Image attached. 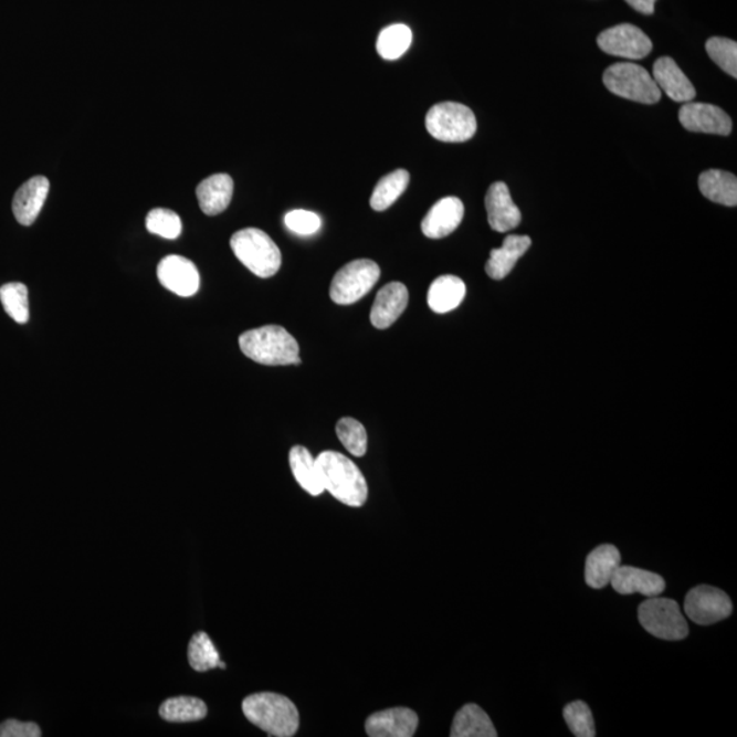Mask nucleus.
<instances>
[{"label": "nucleus", "mask_w": 737, "mask_h": 737, "mask_svg": "<svg viewBox=\"0 0 737 737\" xmlns=\"http://www.w3.org/2000/svg\"><path fill=\"white\" fill-rule=\"evenodd\" d=\"M324 489L348 507H362L368 498V484L361 470L344 454L325 451L317 456Z\"/></svg>", "instance_id": "f257e3e1"}, {"label": "nucleus", "mask_w": 737, "mask_h": 737, "mask_svg": "<svg viewBox=\"0 0 737 737\" xmlns=\"http://www.w3.org/2000/svg\"><path fill=\"white\" fill-rule=\"evenodd\" d=\"M243 715L255 727L270 736L289 737L297 734L299 713L287 696L275 693H259L242 702Z\"/></svg>", "instance_id": "f03ea898"}, {"label": "nucleus", "mask_w": 737, "mask_h": 737, "mask_svg": "<svg viewBox=\"0 0 737 737\" xmlns=\"http://www.w3.org/2000/svg\"><path fill=\"white\" fill-rule=\"evenodd\" d=\"M240 347L252 361L270 367L299 365V346L293 335L281 325H265L243 333Z\"/></svg>", "instance_id": "7ed1b4c3"}, {"label": "nucleus", "mask_w": 737, "mask_h": 737, "mask_svg": "<svg viewBox=\"0 0 737 737\" xmlns=\"http://www.w3.org/2000/svg\"><path fill=\"white\" fill-rule=\"evenodd\" d=\"M230 245L235 257L255 276L269 278L281 270V249L263 230L238 231L231 236Z\"/></svg>", "instance_id": "20e7f679"}, {"label": "nucleus", "mask_w": 737, "mask_h": 737, "mask_svg": "<svg viewBox=\"0 0 737 737\" xmlns=\"http://www.w3.org/2000/svg\"><path fill=\"white\" fill-rule=\"evenodd\" d=\"M603 84L613 95L641 104H655L663 93L645 67L630 62L608 67L603 73Z\"/></svg>", "instance_id": "39448f33"}, {"label": "nucleus", "mask_w": 737, "mask_h": 737, "mask_svg": "<svg viewBox=\"0 0 737 737\" xmlns=\"http://www.w3.org/2000/svg\"><path fill=\"white\" fill-rule=\"evenodd\" d=\"M429 135L443 143H464L477 131V119L467 106L461 103L445 102L434 104L427 114Z\"/></svg>", "instance_id": "423d86ee"}, {"label": "nucleus", "mask_w": 737, "mask_h": 737, "mask_svg": "<svg viewBox=\"0 0 737 737\" xmlns=\"http://www.w3.org/2000/svg\"><path fill=\"white\" fill-rule=\"evenodd\" d=\"M638 619L649 634L664 641H682L688 636V623L681 607L671 599L650 597L638 609Z\"/></svg>", "instance_id": "0eeeda50"}, {"label": "nucleus", "mask_w": 737, "mask_h": 737, "mask_svg": "<svg viewBox=\"0 0 737 737\" xmlns=\"http://www.w3.org/2000/svg\"><path fill=\"white\" fill-rule=\"evenodd\" d=\"M381 276L380 266L368 259L354 260L344 266L330 283V299L338 305H352L365 297Z\"/></svg>", "instance_id": "6e6552de"}, {"label": "nucleus", "mask_w": 737, "mask_h": 737, "mask_svg": "<svg viewBox=\"0 0 737 737\" xmlns=\"http://www.w3.org/2000/svg\"><path fill=\"white\" fill-rule=\"evenodd\" d=\"M734 606L725 591L713 586L701 585L688 591L684 601V612L699 625H710L728 619Z\"/></svg>", "instance_id": "1a4fd4ad"}, {"label": "nucleus", "mask_w": 737, "mask_h": 737, "mask_svg": "<svg viewBox=\"0 0 737 737\" xmlns=\"http://www.w3.org/2000/svg\"><path fill=\"white\" fill-rule=\"evenodd\" d=\"M600 49L609 55L636 61L646 57L653 50L652 40L640 28L631 23L609 28L597 39Z\"/></svg>", "instance_id": "9d476101"}, {"label": "nucleus", "mask_w": 737, "mask_h": 737, "mask_svg": "<svg viewBox=\"0 0 737 737\" xmlns=\"http://www.w3.org/2000/svg\"><path fill=\"white\" fill-rule=\"evenodd\" d=\"M678 120L684 129L693 133L729 136L733 131V119L713 104L688 102L678 112Z\"/></svg>", "instance_id": "9b49d317"}, {"label": "nucleus", "mask_w": 737, "mask_h": 737, "mask_svg": "<svg viewBox=\"0 0 737 737\" xmlns=\"http://www.w3.org/2000/svg\"><path fill=\"white\" fill-rule=\"evenodd\" d=\"M158 277L161 286L179 297H193L200 288V274L194 263L171 254L162 259L158 265Z\"/></svg>", "instance_id": "f8f14e48"}, {"label": "nucleus", "mask_w": 737, "mask_h": 737, "mask_svg": "<svg viewBox=\"0 0 737 737\" xmlns=\"http://www.w3.org/2000/svg\"><path fill=\"white\" fill-rule=\"evenodd\" d=\"M485 207L492 230L507 232L518 228L522 222L519 208L510 199L508 186L504 182L491 186L485 197Z\"/></svg>", "instance_id": "ddd939ff"}, {"label": "nucleus", "mask_w": 737, "mask_h": 737, "mask_svg": "<svg viewBox=\"0 0 737 737\" xmlns=\"http://www.w3.org/2000/svg\"><path fill=\"white\" fill-rule=\"evenodd\" d=\"M418 728L417 713L408 707L377 712L365 724L370 737H411Z\"/></svg>", "instance_id": "4468645a"}, {"label": "nucleus", "mask_w": 737, "mask_h": 737, "mask_svg": "<svg viewBox=\"0 0 737 737\" xmlns=\"http://www.w3.org/2000/svg\"><path fill=\"white\" fill-rule=\"evenodd\" d=\"M463 202L456 197H445L431 208L421 223L423 235L431 240L449 236L462 223Z\"/></svg>", "instance_id": "2eb2a0df"}, {"label": "nucleus", "mask_w": 737, "mask_h": 737, "mask_svg": "<svg viewBox=\"0 0 737 737\" xmlns=\"http://www.w3.org/2000/svg\"><path fill=\"white\" fill-rule=\"evenodd\" d=\"M409 304L408 287L403 283L392 282L386 284L376 295L373 307L370 312V322L376 328L387 329L403 315Z\"/></svg>", "instance_id": "dca6fc26"}, {"label": "nucleus", "mask_w": 737, "mask_h": 737, "mask_svg": "<svg viewBox=\"0 0 737 737\" xmlns=\"http://www.w3.org/2000/svg\"><path fill=\"white\" fill-rule=\"evenodd\" d=\"M653 78L661 92L666 93V96L673 102L688 103L693 102L696 96V91L692 81L682 72L677 63L672 57L663 56L655 61L653 66Z\"/></svg>", "instance_id": "f3484780"}, {"label": "nucleus", "mask_w": 737, "mask_h": 737, "mask_svg": "<svg viewBox=\"0 0 737 737\" xmlns=\"http://www.w3.org/2000/svg\"><path fill=\"white\" fill-rule=\"evenodd\" d=\"M50 193V181L39 176L29 179L15 191L13 213L22 225H32L42 212L46 196Z\"/></svg>", "instance_id": "a211bd4d"}, {"label": "nucleus", "mask_w": 737, "mask_h": 737, "mask_svg": "<svg viewBox=\"0 0 737 737\" xmlns=\"http://www.w3.org/2000/svg\"><path fill=\"white\" fill-rule=\"evenodd\" d=\"M609 583L619 594L640 593L649 599L660 596L666 588L664 578L659 573L630 566H620Z\"/></svg>", "instance_id": "6ab92c4d"}, {"label": "nucleus", "mask_w": 737, "mask_h": 737, "mask_svg": "<svg viewBox=\"0 0 737 737\" xmlns=\"http://www.w3.org/2000/svg\"><path fill=\"white\" fill-rule=\"evenodd\" d=\"M196 193L201 211L208 217H217L229 208L234 181L229 173H214L197 186Z\"/></svg>", "instance_id": "aec40b11"}, {"label": "nucleus", "mask_w": 737, "mask_h": 737, "mask_svg": "<svg viewBox=\"0 0 737 737\" xmlns=\"http://www.w3.org/2000/svg\"><path fill=\"white\" fill-rule=\"evenodd\" d=\"M622 566V555L613 545H600L586 559L585 579L591 589L607 588L609 582Z\"/></svg>", "instance_id": "412c9836"}, {"label": "nucleus", "mask_w": 737, "mask_h": 737, "mask_svg": "<svg viewBox=\"0 0 737 737\" xmlns=\"http://www.w3.org/2000/svg\"><path fill=\"white\" fill-rule=\"evenodd\" d=\"M530 246V236L508 235L502 248L493 249L491 252L485 269L487 276L495 278V281H502V278L508 276L515 264L518 263L522 255L529 251Z\"/></svg>", "instance_id": "4be33fe9"}, {"label": "nucleus", "mask_w": 737, "mask_h": 737, "mask_svg": "<svg viewBox=\"0 0 737 737\" xmlns=\"http://www.w3.org/2000/svg\"><path fill=\"white\" fill-rule=\"evenodd\" d=\"M289 467L302 489L312 496H320L324 489L320 467L317 457H313L309 450L302 445L293 446L289 451Z\"/></svg>", "instance_id": "5701e85b"}, {"label": "nucleus", "mask_w": 737, "mask_h": 737, "mask_svg": "<svg viewBox=\"0 0 737 737\" xmlns=\"http://www.w3.org/2000/svg\"><path fill=\"white\" fill-rule=\"evenodd\" d=\"M464 297H466V284L462 278L452 275L440 276L429 288L428 305L434 313L444 315L455 310Z\"/></svg>", "instance_id": "b1692460"}, {"label": "nucleus", "mask_w": 737, "mask_h": 737, "mask_svg": "<svg viewBox=\"0 0 737 737\" xmlns=\"http://www.w3.org/2000/svg\"><path fill=\"white\" fill-rule=\"evenodd\" d=\"M698 186L707 200L725 207L737 206V178L734 173L707 170L701 173Z\"/></svg>", "instance_id": "393cba45"}, {"label": "nucleus", "mask_w": 737, "mask_h": 737, "mask_svg": "<svg viewBox=\"0 0 737 737\" xmlns=\"http://www.w3.org/2000/svg\"><path fill=\"white\" fill-rule=\"evenodd\" d=\"M452 737H496L492 719L478 705H464L452 723Z\"/></svg>", "instance_id": "a878e982"}, {"label": "nucleus", "mask_w": 737, "mask_h": 737, "mask_svg": "<svg viewBox=\"0 0 737 737\" xmlns=\"http://www.w3.org/2000/svg\"><path fill=\"white\" fill-rule=\"evenodd\" d=\"M160 717L168 723L200 722L208 715L206 702L194 696H176L162 702Z\"/></svg>", "instance_id": "bb28decb"}, {"label": "nucleus", "mask_w": 737, "mask_h": 737, "mask_svg": "<svg viewBox=\"0 0 737 737\" xmlns=\"http://www.w3.org/2000/svg\"><path fill=\"white\" fill-rule=\"evenodd\" d=\"M410 182V173L406 170L393 171L381 178L376 185L373 194L370 197V207L377 212L386 211L390 208L400 196L408 189Z\"/></svg>", "instance_id": "cd10ccee"}, {"label": "nucleus", "mask_w": 737, "mask_h": 737, "mask_svg": "<svg viewBox=\"0 0 737 737\" xmlns=\"http://www.w3.org/2000/svg\"><path fill=\"white\" fill-rule=\"evenodd\" d=\"M413 43V32L408 25L394 23L382 29L377 39V52L386 61H397L403 56Z\"/></svg>", "instance_id": "c85d7f7f"}, {"label": "nucleus", "mask_w": 737, "mask_h": 737, "mask_svg": "<svg viewBox=\"0 0 737 737\" xmlns=\"http://www.w3.org/2000/svg\"><path fill=\"white\" fill-rule=\"evenodd\" d=\"M188 659L191 668L197 672H207L214 668H225L220 661L218 649L214 647L211 638L206 632H197L191 638L188 649Z\"/></svg>", "instance_id": "c756f323"}, {"label": "nucleus", "mask_w": 737, "mask_h": 737, "mask_svg": "<svg viewBox=\"0 0 737 737\" xmlns=\"http://www.w3.org/2000/svg\"><path fill=\"white\" fill-rule=\"evenodd\" d=\"M0 302L6 313L15 323L29 322V292L25 284L13 282L0 287Z\"/></svg>", "instance_id": "7c9ffc66"}, {"label": "nucleus", "mask_w": 737, "mask_h": 737, "mask_svg": "<svg viewBox=\"0 0 737 737\" xmlns=\"http://www.w3.org/2000/svg\"><path fill=\"white\" fill-rule=\"evenodd\" d=\"M336 434L351 455L361 457L367 454L368 434L361 422L354 418H341L336 425Z\"/></svg>", "instance_id": "2f4dec72"}, {"label": "nucleus", "mask_w": 737, "mask_h": 737, "mask_svg": "<svg viewBox=\"0 0 737 737\" xmlns=\"http://www.w3.org/2000/svg\"><path fill=\"white\" fill-rule=\"evenodd\" d=\"M145 223H147V230L150 234L166 238V240H177L182 234V220L170 209H152Z\"/></svg>", "instance_id": "473e14b6"}, {"label": "nucleus", "mask_w": 737, "mask_h": 737, "mask_svg": "<svg viewBox=\"0 0 737 737\" xmlns=\"http://www.w3.org/2000/svg\"><path fill=\"white\" fill-rule=\"evenodd\" d=\"M562 715H565L568 728H570L571 733L577 737L596 736L593 713H591L590 707L588 704H585V702H571L570 705L565 707Z\"/></svg>", "instance_id": "72a5a7b5"}, {"label": "nucleus", "mask_w": 737, "mask_h": 737, "mask_svg": "<svg viewBox=\"0 0 737 737\" xmlns=\"http://www.w3.org/2000/svg\"><path fill=\"white\" fill-rule=\"evenodd\" d=\"M706 52L725 73L737 78V43L725 38L707 40Z\"/></svg>", "instance_id": "f704fd0d"}, {"label": "nucleus", "mask_w": 737, "mask_h": 737, "mask_svg": "<svg viewBox=\"0 0 737 737\" xmlns=\"http://www.w3.org/2000/svg\"><path fill=\"white\" fill-rule=\"evenodd\" d=\"M284 223H286L288 230L298 235H313L322 228L320 217L315 212L304 211V209H295V211L288 212L284 217Z\"/></svg>", "instance_id": "c9c22d12"}, {"label": "nucleus", "mask_w": 737, "mask_h": 737, "mask_svg": "<svg viewBox=\"0 0 737 737\" xmlns=\"http://www.w3.org/2000/svg\"><path fill=\"white\" fill-rule=\"evenodd\" d=\"M42 730L36 723H22L19 719H8L0 724V737H40Z\"/></svg>", "instance_id": "e433bc0d"}, {"label": "nucleus", "mask_w": 737, "mask_h": 737, "mask_svg": "<svg viewBox=\"0 0 737 737\" xmlns=\"http://www.w3.org/2000/svg\"><path fill=\"white\" fill-rule=\"evenodd\" d=\"M625 2L629 3L632 9L640 11V13L652 15L657 0H625Z\"/></svg>", "instance_id": "4c0bfd02"}]
</instances>
